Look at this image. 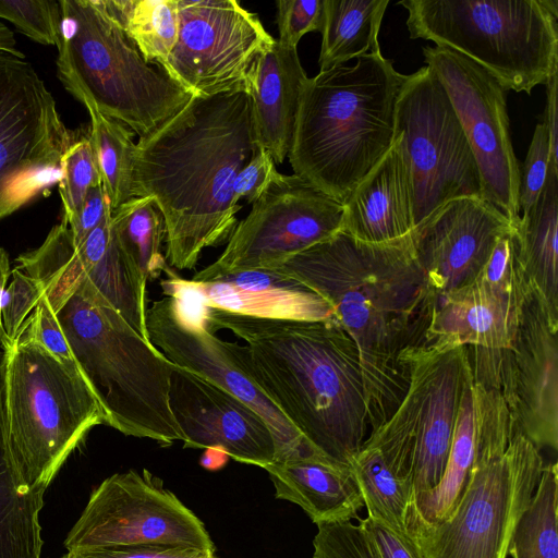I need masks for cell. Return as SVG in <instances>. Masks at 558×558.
Instances as JSON below:
<instances>
[{
  "label": "cell",
  "mask_w": 558,
  "mask_h": 558,
  "mask_svg": "<svg viewBox=\"0 0 558 558\" xmlns=\"http://www.w3.org/2000/svg\"><path fill=\"white\" fill-rule=\"evenodd\" d=\"M269 270L331 305L336 323L359 352L373 432L400 403L408 386L404 354L425 345L436 308L411 233L366 243L341 230Z\"/></svg>",
  "instance_id": "obj_1"
},
{
  "label": "cell",
  "mask_w": 558,
  "mask_h": 558,
  "mask_svg": "<svg viewBox=\"0 0 558 558\" xmlns=\"http://www.w3.org/2000/svg\"><path fill=\"white\" fill-rule=\"evenodd\" d=\"M262 149L246 90L190 100L135 145L133 197H150L162 215L165 257L192 269L202 252L228 241L241 205L232 185Z\"/></svg>",
  "instance_id": "obj_2"
},
{
  "label": "cell",
  "mask_w": 558,
  "mask_h": 558,
  "mask_svg": "<svg viewBox=\"0 0 558 558\" xmlns=\"http://www.w3.org/2000/svg\"><path fill=\"white\" fill-rule=\"evenodd\" d=\"M245 373L318 454L350 465L371 433L359 352L331 322L265 319L207 308ZM351 466V465H350Z\"/></svg>",
  "instance_id": "obj_3"
},
{
  "label": "cell",
  "mask_w": 558,
  "mask_h": 558,
  "mask_svg": "<svg viewBox=\"0 0 558 558\" xmlns=\"http://www.w3.org/2000/svg\"><path fill=\"white\" fill-rule=\"evenodd\" d=\"M405 78L381 52L308 77L288 155L293 174L344 203L395 141Z\"/></svg>",
  "instance_id": "obj_4"
},
{
  "label": "cell",
  "mask_w": 558,
  "mask_h": 558,
  "mask_svg": "<svg viewBox=\"0 0 558 558\" xmlns=\"http://www.w3.org/2000/svg\"><path fill=\"white\" fill-rule=\"evenodd\" d=\"M56 316L107 425L162 446L184 440L170 408L173 363L124 320L87 276Z\"/></svg>",
  "instance_id": "obj_5"
},
{
  "label": "cell",
  "mask_w": 558,
  "mask_h": 558,
  "mask_svg": "<svg viewBox=\"0 0 558 558\" xmlns=\"http://www.w3.org/2000/svg\"><path fill=\"white\" fill-rule=\"evenodd\" d=\"M57 75L140 138L155 132L192 97L161 66L148 63L101 0H59Z\"/></svg>",
  "instance_id": "obj_6"
},
{
  "label": "cell",
  "mask_w": 558,
  "mask_h": 558,
  "mask_svg": "<svg viewBox=\"0 0 558 558\" xmlns=\"http://www.w3.org/2000/svg\"><path fill=\"white\" fill-rule=\"evenodd\" d=\"M412 39L450 48L506 90L530 94L558 74L557 0H402Z\"/></svg>",
  "instance_id": "obj_7"
},
{
  "label": "cell",
  "mask_w": 558,
  "mask_h": 558,
  "mask_svg": "<svg viewBox=\"0 0 558 558\" xmlns=\"http://www.w3.org/2000/svg\"><path fill=\"white\" fill-rule=\"evenodd\" d=\"M8 434L29 486L45 488L106 414L76 366L34 342L3 350Z\"/></svg>",
  "instance_id": "obj_8"
},
{
  "label": "cell",
  "mask_w": 558,
  "mask_h": 558,
  "mask_svg": "<svg viewBox=\"0 0 558 558\" xmlns=\"http://www.w3.org/2000/svg\"><path fill=\"white\" fill-rule=\"evenodd\" d=\"M403 361L407 390L364 444L374 447L410 489L411 502L441 481L471 371L464 345H423L405 352Z\"/></svg>",
  "instance_id": "obj_9"
},
{
  "label": "cell",
  "mask_w": 558,
  "mask_h": 558,
  "mask_svg": "<svg viewBox=\"0 0 558 558\" xmlns=\"http://www.w3.org/2000/svg\"><path fill=\"white\" fill-rule=\"evenodd\" d=\"M542 452L514 429L505 452L474 457L463 494L444 521H405L422 558H507L541 480Z\"/></svg>",
  "instance_id": "obj_10"
},
{
  "label": "cell",
  "mask_w": 558,
  "mask_h": 558,
  "mask_svg": "<svg viewBox=\"0 0 558 558\" xmlns=\"http://www.w3.org/2000/svg\"><path fill=\"white\" fill-rule=\"evenodd\" d=\"M408 161L414 228L446 203L482 198L481 177L451 101L434 71L407 75L396 106Z\"/></svg>",
  "instance_id": "obj_11"
},
{
  "label": "cell",
  "mask_w": 558,
  "mask_h": 558,
  "mask_svg": "<svg viewBox=\"0 0 558 558\" xmlns=\"http://www.w3.org/2000/svg\"><path fill=\"white\" fill-rule=\"evenodd\" d=\"M74 141L33 64L0 51V219L58 184Z\"/></svg>",
  "instance_id": "obj_12"
},
{
  "label": "cell",
  "mask_w": 558,
  "mask_h": 558,
  "mask_svg": "<svg viewBox=\"0 0 558 558\" xmlns=\"http://www.w3.org/2000/svg\"><path fill=\"white\" fill-rule=\"evenodd\" d=\"M343 203L295 174L278 173L236 223L219 257L191 280L269 270L342 230Z\"/></svg>",
  "instance_id": "obj_13"
},
{
  "label": "cell",
  "mask_w": 558,
  "mask_h": 558,
  "mask_svg": "<svg viewBox=\"0 0 558 558\" xmlns=\"http://www.w3.org/2000/svg\"><path fill=\"white\" fill-rule=\"evenodd\" d=\"M68 550L170 546L215 554L205 524L147 470L117 473L97 486L69 532Z\"/></svg>",
  "instance_id": "obj_14"
},
{
  "label": "cell",
  "mask_w": 558,
  "mask_h": 558,
  "mask_svg": "<svg viewBox=\"0 0 558 558\" xmlns=\"http://www.w3.org/2000/svg\"><path fill=\"white\" fill-rule=\"evenodd\" d=\"M178 10L163 71L192 96L247 92L252 68L275 39L258 15L235 0H178Z\"/></svg>",
  "instance_id": "obj_15"
},
{
  "label": "cell",
  "mask_w": 558,
  "mask_h": 558,
  "mask_svg": "<svg viewBox=\"0 0 558 558\" xmlns=\"http://www.w3.org/2000/svg\"><path fill=\"white\" fill-rule=\"evenodd\" d=\"M464 131L481 177L482 198L514 227L520 219V166L510 136L505 87L484 68L447 47H423Z\"/></svg>",
  "instance_id": "obj_16"
},
{
  "label": "cell",
  "mask_w": 558,
  "mask_h": 558,
  "mask_svg": "<svg viewBox=\"0 0 558 558\" xmlns=\"http://www.w3.org/2000/svg\"><path fill=\"white\" fill-rule=\"evenodd\" d=\"M146 327L150 342L170 362L235 396L265 420L275 438L276 461L323 457L245 373L234 342L218 338L205 315L189 313L166 296L147 307Z\"/></svg>",
  "instance_id": "obj_17"
},
{
  "label": "cell",
  "mask_w": 558,
  "mask_h": 558,
  "mask_svg": "<svg viewBox=\"0 0 558 558\" xmlns=\"http://www.w3.org/2000/svg\"><path fill=\"white\" fill-rule=\"evenodd\" d=\"M513 228L496 207L475 197L452 199L417 225L413 248L436 300L472 283L497 240Z\"/></svg>",
  "instance_id": "obj_18"
},
{
  "label": "cell",
  "mask_w": 558,
  "mask_h": 558,
  "mask_svg": "<svg viewBox=\"0 0 558 558\" xmlns=\"http://www.w3.org/2000/svg\"><path fill=\"white\" fill-rule=\"evenodd\" d=\"M169 399L184 448H217L263 469L276 461L275 438L265 420L225 389L173 364Z\"/></svg>",
  "instance_id": "obj_19"
},
{
  "label": "cell",
  "mask_w": 558,
  "mask_h": 558,
  "mask_svg": "<svg viewBox=\"0 0 558 558\" xmlns=\"http://www.w3.org/2000/svg\"><path fill=\"white\" fill-rule=\"evenodd\" d=\"M558 317L531 288L510 347L513 427L541 452L558 449Z\"/></svg>",
  "instance_id": "obj_20"
},
{
  "label": "cell",
  "mask_w": 558,
  "mask_h": 558,
  "mask_svg": "<svg viewBox=\"0 0 558 558\" xmlns=\"http://www.w3.org/2000/svg\"><path fill=\"white\" fill-rule=\"evenodd\" d=\"M530 286H507L477 277L436 302L425 345L438 349H510Z\"/></svg>",
  "instance_id": "obj_21"
},
{
  "label": "cell",
  "mask_w": 558,
  "mask_h": 558,
  "mask_svg": "<svg viewBox=\"0 0 558 558\" xmlns=\"http://www.w3.org/2000/svg\"><path fill=\"white\" fill-rule=\"evenodd\" d=\"M192 282L207 308L265 319L336 320L323 296L275 270L239 271Z\"/></svg>",
  "instance_id": "obj_22"
},
{
  "label": "cell",
  "mask_w": 558,
  "mask_h": 558,
  "mask_svg": "<svg viewBox=\"0 0 558 558\" xmlns=\"http://www.w3.org/2000/svg\"><path fill=\"white\" fill-rule=\"evenodd\" d=\"M343 206L342 231L359 241L384 243L412 232V187L400 133Z\"/></svg>",
  "instance_id": "obj_23"
},
{
  "label": "cell",
  "mask_w": 558,
  "mask_h": 558,
  "mask_svg": "<svg viewBox=\"0 0 558 558\" xmlns=\"http://www.w3.org/2000/svg\"><path fill=\"white\" fill-rule=\"evenodd\" d=\"M308 77L298 49L277 39L257 58L247 78L259 146L275 163L288 157L292 146L303 88Z\"/></svg>",
  "instance_id": "obj_24"
},
{
  "label": "cell",
  "mask_w": 558,
  "mask_h": 558,
  "mask_svg": "<svg viewBox=\"0 0 558 558\" xmlns=\"http://www.w3.org/2000/svg\"><path fill=\"white\" fill-rule=\"evenodd\" d=\"M264 470L275 487V497L300 506L316 525L356 520L364 507L350 465L308 457L275 461Z\"/></svg>",
  "instance_id": "obj_25"
},
{
  "label": "cell",
  "mask_w": 558,
  "mask_h": 558,
  "mask_svg": "<svg viewBox=\"0 0 558 558\" xmlns=\"http://www.w3.org/2000/svg\"><path fill=\"white\" fill-rule=\"evenodd\" d=\"M45 488L25 481L13 454L7 425L4 355L0 349V558H40L39 512Z\"/></svg>",
  "instance_id": "obj_26"
},
{
  "label": "cell",
  "mask_w": 558,
  "mask_h": 558,
  "mask_svg": "<svg viewBox=\"0 0 558 558\" xmlns=\"http://www.w3.org/2000/svg\"><path fill=\"white\" fill-rule=\"evenodd\" d=\"M515 236L529 286L558 317V172L549 170L536 203L520 216Z\"/></svg>",
  "instance_id": "obj_27"
},
{
  "label": "cell",
  "mask_w": 558,
  "mask_h": 558,
  "mask_svg": "<svg viewBox=\"0 0 558 558\" xmlns=\"http://www.w3.org/2000/svg\"><path fill=\"white\" fill-rule=\"evenodd\" d=\"M102 254L104 247L93 239H85L76 246L68 223L62 219L52 227L39 247L16 258L15 268L39 281L44 295L57 314Z\"/></svg>",
  "instance_id": "obj_28"
},
{
  "label": "cell",
  "mask_w": 558,
  "mask_h": 558,
  "mask_svg": "<svg viewBox=\"0 0 558 558\" xmlns=\"http://www.w3.org/2000/svg\"><path fill=\"white\" fill-rule=\"evenodd\" d=\"M389 0H324L319 71L380 52L378 34Z\"/></svg>",
  "instance_id": "obj_29"
},
{
  "label": "cell",
  "mask_w": 558,
  "mask_h": 558,
  "mask_svg": "<svg viewBox=\"0 0 558 558\" xmlns=\"http://www.w3.org/2000/svg\"><path fill=\"white\" fill-rule=\"evenodd\" d=\"M474 461V404L472 379L459 411L454 434L440 483L414 498L407 508L404 521L437 523L456 509L466 485Z\"/></svg>",
  "instance_id": "obj_30"
},
{
  "label": "cell",
  "mask_w": 558,
  "mask_h": 558,
  "mask_svg": "<svg viewBox=\"0 0 558 558\" xmlns=\"http://www.w3.org/2000/svg\"><path fill=\"white\" fill-rule=\"evenodd\" d=\"M111 229L121 252L146 281L165 272L169 266L161 252L165 222L150 197H131L111 211Z\"/></svg>",
  "instance_id": "obj_31"
},
{
  "label": "cell",
  "mask_w": 558,
  "mask_h": 558,
  "mask_svg": "<svg viewBox=\"0 0 558 558\" xmlns=\"http://www.w3.org/2000/svg\"><path fill=\"white\" fill-rule=\"evenodd\" d=\"M101 2L148 63L160 66L167 60L178 39V0Z\"/></svg>",
  "instance_id": "obj_32"
},
{
  "label": "cell",
  "mask_w": 558,
  "mask_h": 558,
  "mask_svg": "<svg viewBox=\"0 0 558 558\" xmlns=\"http://www.w3.org/2000/svg\"><path fill=\"white\" fill-rule=\"evenodd\" d=\"M90 117L88 138L96 158L111 211L133 197L135 159L134 133L119 121L101 113L93 102L81 101Z\"/></svg>",
  "instance_id": "obj_33"
},
{
  "label": "cell",
  "mask_w": 558,
  "mask_h": 558,
  "mask_svg": "<svg viewBox=\"0 0 558 558\" xmlns=\"http://www.w3.org/2000/svg\"><path fill=\"white\" fill-rule=\"evenodd\" d=\"M558 470L545 463L533 498L512 537V558H558Z\"/></svg>",
  "instance_id": "obj_34"
},
{
  "label": "cell",
  "mask_w": 558,
  "mask_h": 558,
  "mask_svg": "<svg viewBox=\"0 0 558 558\" xmlns=\"http://www.w3.org/2000/svg\"><path fill=\"white\" fill-rule=\"evenodd\" d=\"M351 468L360 486L367 515L378 519L399 533L405 531L410 489L387 466L380 453L366 444L353 457Z\"/></svg>",
  "instance_id": "obj_35"
},
{
  "label": "cell",
  "mask_w": 558,
  "mask_h": 558,
  "mask_svg": "<svg viewBox=\"0 0 558 558\" xmlns=\"http://www.w3.org/2000/svg\"><path fill=\"white\" fill-rule=\"evenodd\" d=\"M61 178L58 182L63 207V220L68 223L78 211L88 190L102 185L96 158L87 137L75 140L60 159Z\"/></svg>",
  "instance_id": "obj_36"
},
{
  "label": "cell",
  "mask_w": 558,
  "mask_h": 558,
  "mask_svg": "<svg viewBox=\"0 0 558 558\" xmlns=\"http://www.w3.org/2000/svg\"><path fill=\"white\" fill-rule=\"evenodd\" d=\"M0 17L41 45H57L61 8L59 0H0Z\"/></svg>",
  "instance_id": "obj_37"
},
{
  "label": "cell",
  "mask_w": 558,
  "mask_h": 558,
  "mask_svg": "<svg viewBox=\"0 0 558 558\" xmlns=\"http://www.w3.org/2000/svg\"><path fill=\"white\" fill-rule=\"evenodd\" d=\"M313 558H380L362 524L339 521L317 524Z\"/></svg>",
  "instance_id": "obj_38"
},
{
  "label": "cell",
  "mask_w": 558,
  "mask_h": 558,
  "mask_svg": "<svg viewBox=\"0 0 558 558\" xmlns=\"http://www.w3.org/2000/svg\"><path fill=\"white\" fill-rule=\"evenodd\" d=\"M551 168L550 146L547 131L542 122L535 126L533 137L520 169L519 208L529 211L542 194ZM558 172V171H556Z\"/></svg>",
  "instance_id": "obj_39"
},
{
  "label": "cell",
  "mask_w": 558,
  "mask_h": 558,
  "mask_svg": "<svg viewBox=\"0 0 558 558\" xmlns=\"http://www.w3.org/2000/svg\"><path fill=\"white\" fill-rule=\"evenodd\" d=\"M14 341L37 343L62 363L75 366L56 313L44 294Z\"/></svg>",
  "instance_id": "obj_40"
},
{
  "label": "cell",
  "mask_w": 558,
  "mask_h": 558,
  "mask_svg": "<svg viewBox=\"0 0 558 558\" xmlns=\"http://www.w3.org/2000/svg\"><path fill=\"white\" fill-rule=\"evenodd\" d=\"M276 23L278 41L296 48L301 38L311 32L322 33L324 26V0H277Z\"/></svg>",
  "instance_id": "obj_41"
},
{
  "label": "cell",
  "mask_w": 558,
  "mask_h": 558,
  "mask_svg": "<svg viewBox=\"0 0 558 558\" xmlns=\"http://www.w3.org/2000/svg\"><path fill=\"white\" fill-rule=\"evenodd\" d=\"M12 281L4 290L1 303V317L4 331L11 343L14 342L21 326L38 304L44 290L36 279L14 268Z\"/></svg>",
  "instance_id": "obj_42"
},
{
  "label": "cell",
  "mask_w": 558,
  "mask_h": 558,
  "mask_svg": "<svg viewBox=\"0 0 558 558\" xmlns=\"http://www.w3.org/2000/svg\"><path fill=\"white\" fill-rule=\"evenodd\" d=\"M215 554L170 546L89 547L68 550L61 558H214Z\"/></svg>",
  "instance_id": "obj_43"
},
{
  "label": "cell",
  "mask_w": 558,
  "mask_h": 558,
  "mask_svg": "<svg viewBox=\"0 0 558 558\" xmlns=\"http://www.w3.org/2000/svg\"><path fill=\"white\" fill-rule=\"evenodd\" d=\"M278 173L272 157L262 148L236 174L232 185L234 202L245 198L248 204H253Z\"/></svg>",
  "instance_id": "obj_44"
},
{
  "label": "cell",
  "mask_w": 558,
  "mask_h": 558,
  "mask_svg": "<svg viewBox=\"0 0 558 558\" xmlns=\"http://www.w3.org/2000/svg\"><path fill=\"white\" fill-rule=\"evenodd\" d=\"M374 542L380 558H422L408 534H402L385 522L366 517L356 519Z\"/></svg>",
  "instance_id": "obj_45"
},
{
  "label": "cell",
  "mask_w": 558,
  "mask_h": 558,
  "mask_svg": "<svg viewBox=\"0 0 558 558\" xmlns=\"http://www.w3.org/2000/svg\"><path fill=\"white\" fill-rule=\"evenodd\" d=\"M110 210L102 185L90 187L78 211L68 222L74 244L80 245Z\"/></svg>",
  "instance_id": "obj_46"
},
{
  "label": "cell",
  "mask_w": 558,
  "mask_h": 558,
  "mask_svg": "<svg viewBox=\"0 0 558 558\" xmlns=\"http://www.w3.org/2000/svg\"><path fill=\"white\" fill-rule=\"evenodd\" d=\"M557 81L558 74H555L546 84V106L543 121L549 140L551 168L558 171V145H557Z\"/></svg>",
  "instance_id": "obj_47"
},
{
  "label": "cell",
  "mask_w": 558,
  "mask_h": 558,
  "mask_svg": "<svg viewBox=\"0 0 558 558\" xmlns=\"http://www.w3.org/2000/svg\"><path fill=\"white\" fill-rule=\"evenodd\" d=\"M10 263L9 255L3 247L0 246V349L3 351L9 348L12 343L7 337V333L3 328L2 317H1V303L2 296L5 290L7 281L10 277Z\"/></svg>",
  "instance_id": "obj_48"
},
{
  "label": "cell",
  "mask_w": 558,
  "mask_h": 558,
  "mask_svg": "<svg viewBox=\"0 0 558 558\" xmlns=\"http://www.w3.org/2000/svg\"><path fill=\"white\" fill-rule=\"evenodd\" d=\"M228 458L229 456L222 450L208 448L202 456L201 464L209 471H215L221 469L226 464Z\"/></svg>",
  "instance_id": "obj_49"
},
{
  "label": "cell",
  "mask_w": 558,
  "mask_h": 558,
  "mask_svg": "<svg viewBox=\"0 0 558 558\" xmlns=\"http://www.w3.org/2000/svg\"><path fill=\"white\" fill-rule=\"evenodd\" d=\"M0 51L12 54L14 57L26 58L25 54L22 53L16 48V40L14 38L13 32L1 22H0Z\"/></svg>",
  "instance_id": "obj_50"
},
{
  "label": "cell",
  "mask_w": 558,
  "mask_h": 558,
  "mask_svg": "<svg viewBox=\"0 0 558 558\" xmlns=\"http://www.w3.org/2000/svg\"><path fill=\"white\" fill-rule=\"evenodd\" d=\"M214 558H217V557H214Z\"/></svg>",
  "instance_id": "obj_51"
}]
</instances>
